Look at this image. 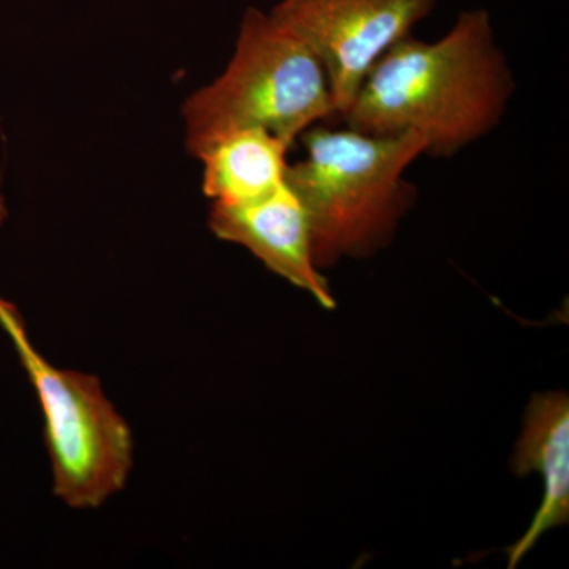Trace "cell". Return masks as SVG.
I'll list each match as a JSON object with an SVG mask.
<instances>
[{"instance_id":"4","label":"cell","mask_w":569,"mask_h":569,"mask_svg":"<svg viewBox=\"0 0 569 569\" xmlns=\"http://www.w3.org/2000/svg\"><path fill=\"white\" fill-rule=\"evenodd\" d=\"M0 326L39 396L56 497L71 508L100 507L129 479L132 429L104 396L99 378L51 366L33 348L17 309L2 299Z\"/></svg>"},{"instance_id":"8","label":"cell","mask_w":569,"mask_h":569,"mask_svg":"<svg viewBox=\"0 0 569 569\" xmlns=\"http://www.w3.org/2000/svg\"><path fill=\"white\" fill-rule=\"evenodd\" d=\"M290 146L263 129L224 133L193 153L203 162V192L212 203L263 200L287 182Z\"/></svg>"},{"instance_id":"6","label":"cell","mask_w":569,"mask_h":569,"mask_svg":"<svg viewBox=\"0 0 569 569\" xmlns=\"http://www.w3.org/2000/svg\"><path fill=\"white\" fill-rule=\"evenodd\" d=\"M209 227L217 238L246 247L266 268L312 295L325 309H335V296L313 258L305 208L287 182L252 203H212Z\"/></svg>"},{"instance_id":"7","label":"cell","mask_w":569,"mask_h":569,"mask_svg":"<svg viewBox=\"0 0 569 569\" xmlns=\"http://www.w3.org/2000/svg\"><path fill=\"white\" fill-rule=\"evenodd\" d=\"M518 477L538 473L545 496L529 530L508 549V567L515 568L546 531L569 520V399L567 392L535 396L512 456Z\"/></svg>"},{"instance_id":"3","label":"cell","mask_w":569,"mask_h":569,"mask_svg":"<svg viewBox=\"0 0 569 569\" xmlns=\"http://www.w3.org/2000/svg\"><path fill=\"white\" fill-rule=\"evenodd\" d=\"M182 112L192 153L244 129L268 130L291 148L307 129L335 118V103L313 52L271 14L249 9L227 69Z\"/></svg>"},{"instance_id":"1","label":"cell","mask_w":569,"mask_h":569,"mask_svg":"<svg viewBox=\"0 0 569 569\" xmlns=\"http://www.w3.org/2000/svg\"><path fill=\"white\" fill-rule=\"evenodd\" d=\"M515 91L489 11L466 10L441 39L408 36L392 44L342 121L373 137L415 132L426 156L452 157L497 129Z\"/></svg>"},{"instance_id":"2","label":"cell","mask_w":569,"mask_h":569,"mask_svg":"<svg viewBox=\"0 0 569 569\" xmlns=\"http://www.w3.org/2000/svg\"><path fill=\"white\" fill-rule=\"evenodd\" d=\"M299 140L306 157L288 164L287 183L305 208L318 268L387 246L417 200L406 174L426 156L425 138L313 126Z\"/></svg>"},{"instance_id":"5","label":"cell","mask_w":569,"mask_h":569,"mask_svg":"<svg viewBox=\"0 0 569 569\" xmlns=\"http://www.w3.org/2000/svg\"><path fill=\"white\" fill-rule=\"evenodd\" d=\"M438 0H280L271 17L313 52L342 119L378 59L411 36Z\"/></svg>"}]
</instances>
